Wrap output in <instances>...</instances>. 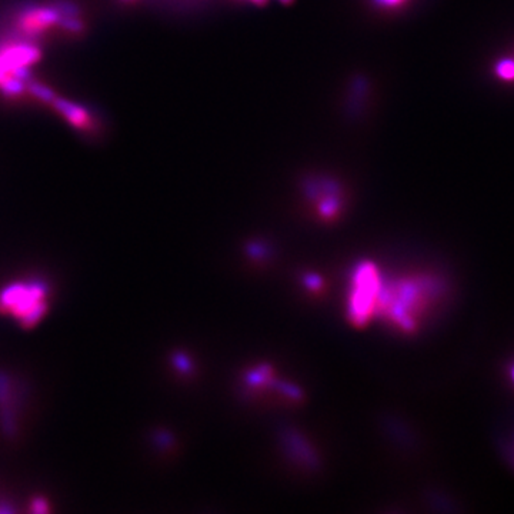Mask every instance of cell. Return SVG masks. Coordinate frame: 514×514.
Instances as JSON below:
<instances>
[{"label":"cell","instance_id":"1","mask_svg":"<svg viewBox=\"0 0 514 514\" xmlns=\"http://www.w3.org/2000/svg\"><path fill=\"white\" fill-rule=\"evenodd\" d=\"M444 293V284L432 274L400 277L382 286L375 313L403 333H413Z\"/></svg>","mask_w":514,"mask_h":514},{"label":"cell","instance_id":"2","mask_svg":"<svg viewBox=\"0 0 514 514\" xmlns=\"http://www.w3.org/2000/svg\"><path fill=\"white\" fill-rule=\"evenodd\" d=\"M46 288L38 283H15L0 293V310L23 326L32 327L46 311Z\"/></svg>","mask_w":514,"mask_h":514},{"label":"cell","instance_id":"3","mask_svg":"<svg viewBox=\"0 0 514 514\" xmlns=\"http://www.w3.org/2000/svg\"><path fill=\"white\" fill-rule=\"evenodd\" d=\"M380 281L376 267L371 263H363L353 276V290L350 295V320L360 326L366 323L376 310Z\"/></svg>","mask_w":514,"mask_h":514},{"label":"cell","instance_id":"4","mask_svg":"<svg viewBox=\"0 0 514 514\" xmlns=\"http://www.w3.org/2000/svg\"><path fill=\"white\" fill-rule=\"evenodd\" d=\"M63 13L59 5L45 6V8H31L23 10L17 16L19 32L26 36H36L46 32L54 24H61Z\"/></svg>","mask_w":514,"mask_h":514},{"label":"cell","instance_id":"5","mask_svg":"<svg viewBox=\"0 0 514 514\" xmlns=\"http://www.w3.org/2000/svg\"><path fill=\"white\" fill-rule=\"evenodd\" d=\"M40 59V50L33 45H6L0 49V83L22 68H29Z\"/></svg>","mask_w":514,"mask_h":514},{"label":"cell","instance_id":"6","mask_svg":"<svg viewBox=\"0 0 514 514\" xmlns=\"http://www.w3.org/2000/svg\"><path fill=\"white\" fill-rule=\"evenodd\" d=\"M52 104L54 106V109L62 113L63 116L69 120L70 125H73L75 127H79V129H91L92 127V120H91V116L89 113L86 111L83 107L72 103V102H68L65 99H54L52 102Z\"/></svg>","mask_w":514,"mask_h":514},{"label":"cell","instance_id":"7","mask_svg":"<svg viewBox=\"0 0 514 514\" xmlns=\"http://www.w3.org/2000/svg\"><path fill=\"white\" fill-rule=\"evenodd\" d=\"M27 91L31 92L35 98H38L39 100H42V102L52 103L56 99L54 93L49 88H46V86H43V84H40L38 81H33V80H29L27 81Z\"/></svg>","mask_w":514,"mask_h":514},{"label":"cell","instance_id":"8","mask_svg":"<svg viewBox=\"0 0 514 514\" xmlns=\"http://www.w3.org/2000/svg\"><path fill=\"white\" fill-rule=\"evenodd\" d=\"M497 73L503 79H514V63L504 61L497 66Z\"/></svg>","mask_w":514,"mask_h":514},{"label":"cell","instance_id":"9","mask_svg":"<svg viewBox=\"0 0 514 514\" xmlns=\"http://www.w3.org/2000/svg\"><path fill=\"white\" fill-rule=\"evenodd\" d=\"M306 284L309 286L310 289H314V290H319L322 288V280L319 277H316L314 274H309L307 279H306Z\"/></svg>","mask_w":514,"mask_h":514},{"label":"cell","instance_id":"10","mask_svg":"<svg viewBox=\"0 0 514 514\" xmlns=\"http://www.w3.org/2000/svg\"><path fill=\"white\" fill-rule=\"evenodd\" d=\"M376 2L382 6H387V8H393L396 5H398L400 2H403V0H376Z\"/></svg>","mask_w":514,"mask_h":514},{"label":"cell","instance_id":"11","mask_svg":"<svg viewBox=\"0 0 514 514\" xmlns=\"http://www.w3.org/2000/svg\"><path fill=\"white\" fill-rule=\"evenodd\" d=\"M253 2H257V3H263V2H266V0H253Z\"/></svg>","mask_w":514,"mask_h":514},{"label":"cell","instance_id":"12","mask_svg":"<svg viewBox=\"0 0 514 514\" xmlns=\"http://www.w3.org/2000/svg\"><path fill=\"white\" fill-rule=\"evenodd\" d=\"M283 2H290V0H283Z\"/></svg>","mask_w":514,"mask_h":514}]
</instances>
